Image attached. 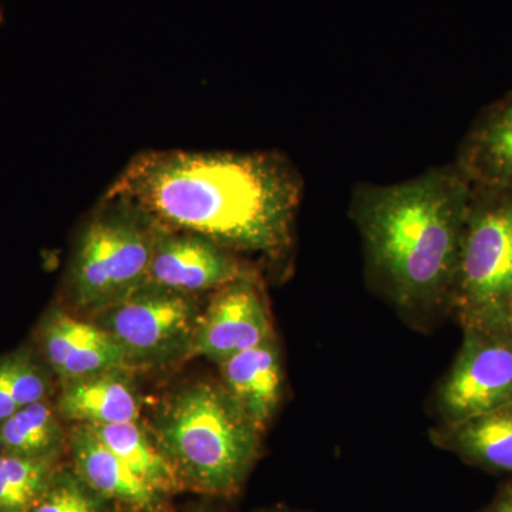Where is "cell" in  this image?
<instances>
[{
  "label": "cell",
  "mask_w": 512,
  "mask_h": 512,
  "mask_svg": "<svg viewBox=\"0 0 512 512\" xmlns=\"http://www.w3.org/2000/svg\"><path fill=\"white\" fill-rule=\"evenodd\" d=\"M303 183L274 151H146L109 188L161 228L190 232L237 255L284 258L292 249Z\"/></svg>",
  "instance_id": "6da1fadb"
},
{
  "label": "cell",
  "mask_w": 512,
  "mask_h": 512,
  "mask_svg": "<svg viewBox=\"0 0 512 512\" xmlns=\"http://www.w3.org/2000/svg\"><path fill=\"white\" fill-rule=\"evenodd\" d=\"M470 200L471 183L456 164L353 192L367 266L403 311L451 305Z\"/></svg>",
  "instance_id": "7a4b0ae2"
},
{
  "label": "cell",
  "mask_w": 512,
  "mask_h": 512,
  "mask_svg": "<svg viewBox=\"0 0 512 512\" xmlns=\"http://www.w3.org/2000/svg\"><path fill=\"white\" fill-rule=\"evenodd\" d=\"M148 426L183 493L238 497L261 454L264 431L214 380H194L165 394Z\"/></svg>",
  "instance_id": "3957f363"
},
{
  "label": "cell",
  "mask_w": 512,
  "mask_h": 512,
  "mask_svg": "<svg viewBox=\"0 0 512 512\" xmlns=\"http://www.w3.org/2000/svg\"><path fill=\"white\" fill-rule=\"evenodd\" d=\"M158 231L160 225L146 211L106 192L74 242L63 305L92 318L146 284Z\"/></svg>",
  "instance_id": "277c9868"
},
{
  "label": "cell",
  "mask_w": 512,
  "mask_h": 512,
  "mask_svg": "<svg viewBox=\"0 0 512 512\" xmlns=\"http://www.w3.org/2000/svg\"><path fill=\"white\" fill-rule=\"evenodd\" d=\"M451 306L464 330L512 333V190L471 184Z\"/></svg>",
  "instance_id": "5b68a950"
},
{
  "label": "cell",
  "mask_w": 512,
  "mask_h": 512,
  "mask_svg": "<svg viewBox=\"0 0 512 512\" xmlns=\"http://www.w3.org/2000/svg\"><path fill=\"white\" fill-rule=\"evenodd\" d=\"M204 306L200 296L144 284L92 319L119 346L128 370L190 359L192 336Z\"/></svg>",
  "instance_id": "8992f818"
},
{
  "label": "cell",
  "mask_w": 512,
  "mask_h": 512,
  "mask_svg": "<svg viewBox=\"0 0 512 512\" xmlns=\"http://www.w3.org/2000/svg\"><path fill=\"white\" fill-rule=\"evenodd\" d=\"M444 424L460 423L512 403V333L464 330L457 359L437 392Z\"/></svg>",
  "instance_id": "52a82bcc"
},
{
  "label": "cell",
  "mask_w": 512,
  "mask_h": 512,
  "mask_svg": "<svg viewBox=\"0 0 512 512\" xmlns=\"http://www.w3.org/2000/svg\"><path fill=\"white\" fill-rule=\"evenodd\" d=\"M275 339L274 325L255 272L222 286L202 308L191 357L220 365L229 357Z\"/></svg>",
  "instance_id": "ba28073f"
},
{
  "label": "cell",
  "mask_w": 512,
  "mask_h": 512,
  "mask_svg": "<svg viewBox=\"0 0 512 512\" xmlns=\"http://www.w3.org/2000/svg\"><path fill=\"white\" fill-rule=\"evenodd\" d=\"M249 274L251 269L239 255L217 242L160 227L147 282L184 295L201 296Z\"/></svg>",
  "instance_id": "9c48e42d"
},
{
  "label": "cell",
  "mask_w": 512,
  "mask_h": 512,
  "mask_svg": "<svg viewBox=\"0 0 512 512\" xmlns=\"http://www.w3.org/2000/svg\"><path fill=\"white\" fill-rule=\"evenodd\" d=\"M36 349L55 375L57 384L72 382L106 370L126 367L123 353L109 333L92 319L55 303L36 329Z\"/></svg>",
  "instance_id": "30bf717a"
},
{
  "label": "cell",
  "mask_w": 512,
  "mask_h": 512,
  "mask_svg": "<svg viewBox=\"0 0 512 512\" xmlns=\"http://www.w3.org/2000/svg\"><path fill=\"white\" fill-rule=\"evenodd\" d=\"M66 456L73 470L117 507L170 512L171 498L140 480L86 424H70Z\"/></svg>",
  "instance_id": "8fae6325"
},
{
  "label": "cell",
  "mask_w": 512,
  "mask_h": 512,
  "mask_svg": "<svg viewBox=\"0 0 512 512\" xmlns=\"http://www.w3.org/2000/svg\"><path fill=\"white\" fill-rule=\"evenodd\" d=\"M126 367L59 384L57 412L66 424H120L141 419V397Z\"/></svg>",
  "instance_id": "7c38bea8"
},
{
  "label": "cell",
  "mask_w": 512,
  "mask_h": 512,
  "mask_svg": "<svg viewBox=\"0 0 512 512\" xmlns=\"http://www.w3.org/2000/svg\"><path fill=\"white\" fill-rule=\"evenodd\" d=\"M221 386L256 426L265 431L284 393V370L278 340L229 357L220 365Z\"/></svg>",
  "instance_id": "4fadbf2b"
},
{
  "label": "cell",
  "mask_w": 512,
  "mask_h": 512,
  "mask_svg": "<svg viewBox=\"0 0 512 512\" xmlns=\"http://www.w3.org/2000/svg\"><path fill=\"white\" fill-rule=\"evenodd\" d=\"M454 164L473 185L512 190V93L478 114Z\"/></svg>",
  "instance_id": "5bb4252c"
},
{
  "label": "cell",
  "mask_w": 512,
  "mask_h": 512,
  "mask_svg": "<svg viewBox=\"0 0 512 512\" xmlns=\"http://www.w3.org/2000/svg\"><path fill=\"white\" fill-rule=\"evenodd\" d=\"M431 440L474 466L512 473V403L460 423L443 424L433 430Z\"/></svg>",
  "instance_id": "9a60e30c"
},
{
  "label": "cell",
  "mask_w": 512,
  "mask_h": 512,
  "mask_svg": "<svg viewBox=\"0 0 512 512\" xmlns=\"http://www.w3.org/2000/svg\"><path fill=\"white\" fill-rule=\"evenodd\" d=\"M89 427L104 446L113 451L140 480L158 493L168 498L183 493L173 467L165 458L148 423L140 419Z\"/></svg>",
  "instance_id": "2e32d148"
},
{
  "label": "cell",
  "mask_w": 512,
  "mask_h": 512,
  "mask_svg": "<svg viewBox=\"0 0 512 512\" xmlns=\"http://www.w3.org/2000/svg\"><path fill=\"white\" fill-rule=\"evenodd\" d=\"M69 427L64 423L55 399L23 407L0 421V453L19 457L64 456Z\"/></svg>",
  "instance_id": "e0dca14e"
},
{
  "label": "cell",
  "mask_w": 512,
  "mask_h": 512,
  "mask_svg": "<svg viewBox=\"0 0 512 512\" xmlns=\"http://www.w3.org/2000/svg\"><path fill=\"white\" fill-rule=\"evenodd\" d=\"M56 383L36 346H20L0 357V421L53 397Z\"/></svg>",
  "instance_id": "ac0fdd59"
},
{
  "label": "cell",
  "mask_w": 512,
  "mask_h": 512,
  "mask_svg": "<svg viewBox=\"0 0 512 512\" xmlns=\"http://www.w3.org/2000/svg\"><path fill=\"white\" fill-rule=\"evenodd\" d=\"M66 458V454L33 458L0 453V512L32 510Z\"/></svg>",
  "instance_id": "d6986e66"
},
{
  "label": "cell",
  "mask_w": 512,
  "mask_h": 512,
  "mask_svg": "<svg viewBox=\"0 0 512 512\" xmlns=\"http://www.w3.org/2000/svg\"><path fill=\"white\" fill-rule=\"evenodd\" d=\"M116 508L117 505L96 493L66 458L46 493L29 512H114Z\"/></svg>",
  "instance_id": "ffe728a7"
},
{
  "label": "cell",
  "mask_w": 512,
  "mask_h": 512,
  "mask_svg": "<svg viewBox=\"0 0 512 512\" xmlns=\"http://www.w3.org/2000/svg\"><path fill=\"white\" fill-rule=\"evenodd\" d=\"M484 512H512V484L505 487Z\"/></svg>",
  "instance_id": "44dd1931"
},
{
  "label": "cell",
  "mask_w": 512,
  "mask_h": 512,
  "mask_svg": "<svg viewBox=\"0 0 512 512\" xmlns=\"http://www.w3.org/2000/svg\"><path fill=\"white\" fill-rule=\"evenodd\" d=\"M190 512H225V511L217 510V508H212V507H200V508H195V510H192Z\"/></svg>",
  "instance_id": "7402d4cb"
},
{
  "label": "cell",
  "mask_w": 512,
  "mask_h": 512,
  "mask_svg": "<svg viewBox=\"0 0 512 512\" xmlns=\"http://www.w3.org/2000/svg\"><path fill=\"white\" fill-rule=\"evenodd\" d=\"M114 512H151L147 510H138V508H124V507H117Z\"/></svg>",
  "instance_id": "603a6c76"
},
{
  "label": "cell",
  "mask_w": 512,
  "mask_h": 512,
  "mask_svg": "<svg viewBox=\"0 0 512 512\" xmlns=\"http://www.w3.org/2000/svg\"><path fill=\"white\" fill-rule=\"evenodd\" d=\"M261 512H296V511L284 510V508H275V510H266V511H261Z\"/></svg>",
  "instance_id": "cb8c5ba5"
},
{
  "label": "cell",
  "mask_w": 512,
  "mask_h": 512,
  "mask_svg": "<svg viewBox=\"0 0 512 512\" xmlns=\"http://www.w3.org/2000/svg\"><path fill=\"white\" fill-rule=\"evenodd\" d=\"M3 22V15H2V12H0V23Z\"/></svg>",
  "instance_id": "d4e9b609"
},
{
  "label": "cell",
  "mask_w": 512,
  "mask_h": 512,
  "mask_svg": "<svg viewBox=\"0 0 512 512\" xmlns=\"http://www.w3.org/2000/svg\"><path fill=\"white\" fill-rule=\"evenodd\" d=\"M511 325H512V311H511Z\"/></svg>",
  "instance_id": "484cf974"
}]
</instances>
